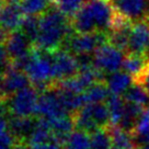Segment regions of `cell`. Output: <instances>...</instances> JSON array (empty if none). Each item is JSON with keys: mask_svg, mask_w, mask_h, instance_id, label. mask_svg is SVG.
<instances>
[{"mask_svg": "<svg viewBox=\"0 0 149 149\" xmlns=\"http://www.w3.org/2000/svg\"><path fill=\"white\" fill-rule=\"evenodd\" d=\"M72 32L70 18L54 5L40 15V32L34 46L53 53L64 45L66 38Z\"/></svg>", "mask_w": 149, "mask_h": 149, "instance_id": "1", "label": "cell"}, {"mask_svg": "<svg viewBox=\"0 0 149 149\" xmlns=\"http://www.w3.org/2000/svg\"><path fill=\"white\" fill-rule=\"evenodd\" d=\"M24 71L29 76L31 84L40 92L51 88L55 84L52 53L49 52L41 51L34 46Z\"/></svg>", "mask_w": 149, "mask_h": 149, "instance_id": "2", "label": "cell"}, {"mask_svg": "<svg viewBox=\"0 0 149 149\" xmlns=\"http://www.w3.org/2000/svg\"><path fill=\"white\" fill-rule=\"evenodd\" d=\"M74 127L93 133L110 125V112L107 103H88L72 114Z\"/></svg>", "mask_w": 149, "mask_h": 149, "instance_id": "3", "label": "cell"}, {"mask_svg": "<svg viewBox=\"0 0 149 149\" xmlns=\"http://www.w3.org/2000/svg\"><path fill=\"white\" fill-rule=\"evenodd\" d=\"M40 91L34 86H29L7 97L3 101L11 116L31 117L36 114Z\"/></svg>", "mask_w": 149, "mask_h": 149, "instance_id": "4", "label": "cell"}, {"mask_svg": "<svg viewBox=\"0 0 149 149\" xmlns=\"http://www.w3.org/2000/svg\"><path fill=\"white\" fill-rule=\"evenodd\" d=\"M109 32L95 31L91 33L72 32L66 38L63 48L71 52L76 56L93 54L101 45L107 43Z\"/></svg>", "mask_w": 149, "mask_h": 149, "instance_id": "5", "label": "cell"}, {"mask_svg": "<svg viewBox=\"0 0 149 149\" xmlns=\"http://www.w3.org/2000/svg\"><path fill=\"white\" fill-rule=\"evenodd\" d=\"M93 65L105 74L116 72L122 68L124 57L122 51L110 43H105L98 47L92 54Z\"/></svg>", "mask_w": 149, "mask_h": 149, "instance_id": "6", "label": "cell"}, {"mask_svg": "<svg viewBox=\"0 0 149 149\" xmlns=\"http://www.w3.org/2000/svg\"><path fill=\"white\" fill-rule=\"evenodd\" d=\"M52 61L55 82L71 78L79 72L80 65L77 56L65 48H59L53 52Z\"/></svg>", "mask_w": 149, "mask_h": 149, "instance_id": "7", "label": "cell"}, {"mask_svg": "<svg viewBox=\"0 0 149 149\" xmlns=\"http://www.w3.org/2000/svg\"><path fill=\"white\" fill-rule=\"evenodd\" d=\"M36 114L48 120L64 116V115H69V113L66 111L65 107L61 104L55 86L40 92Z\"/></svg>", "mask_w": 149, "mask_h": 149, "instance_id": "8", "label": "cell"}, {"mask_svg": "<svg viewBox=\"0 0 149 149\" xmlns=\"http://www.w3.org/2000/svg\"><path fill=\"white\" fill-rule=\"evenodd\" d=\"M86 2L92 15L97 31L109 32L112 18L115 12L114 0H88Z\"/></svg>", "mask_w": 149, "mask_h": 149, "instance_id": "9", "label": "cell"}, {"mask_svg": "<svg viewBox=\"0 0 149 149\" xmlns=\"http://www.w3.org/2000/svg\"><path fill=\"white\" fill-rule=\"evenodd\" d=\"M149 49V14L136 20L130 35L127 53H145Z\"/></svg>", "mask_w": 149, "mask_h": 149, "instance_id": "10", "label": "cell"}, {"mask_svg": "<svg viewBox=\"0 0 149 149\" xmlns=\"http://www.w3.org/2000/svg\"><path fill=\"white\" fill-rule=\"evenodd\" d=\"M24 19V12L19 0H7L0 10V28L8 33L19 30Z\"/></svg>", "mask_w": 149, "mask_h": 149, "instance_id": "11", "label": "cell"}, {"mask_svg": "<svg viewBox=\"0 0 149 149\" xmlns=\"http://www.w3.org/2000/svg\"><path fill=\"white\" fill-rule=\"evenodd\" d=\"M0 84L6 98L22 89L31 86V80L24 70L10 67L3 74L0 76Z\"/></svg>", "mask_w": 149, "mask_h": 149, "instance_id": "12", "label": "cell"}, {"mask_svg": "<svg viewBox=\"0 0 149 149\" xmlns=\"http://www.w3.org/2000/svg\"><path fill=\"white\" fill-rule=\"evenodd\" d=\"M5 45L11 57V61L28 56L34 48V44L20 29L10 33Z\"/></svg>", "mask_w": 149, "mask_h": 149, "instance_id": "13", "label": "cell"}, {"mask_svg": "<svg viewBox=\"0 0 149 149\" xmlns=\"http://www.w3.org/2000/svg\"><path fill=\"white\" fill-rule=\"evenodd\" d=\"M114 6L121 13L133 21L145 18L149 14L148 0H114Z\"/></svg>", "mask_w": 149, "mask_h": 149, "instance_id": "14", "label": "cell"}, {"mask_svg": "<svg viewBox=\"0 0 149 149\" xmlns=\"http://www.w3.org/2000/svg\"><path fill=\"white\" fill-rule=\"evenodd\" d=\"M149 67V57L145 53H126L122 68L135 81Z\"/></svg>", "mask_w": 149, "mask_h": 149, "instance_id": "15", "label": "cell"}, {"mask_svg": "<svg viewBox=\"0 0 149 149\" xmlns=\"http://www.w3.org/2000/svg\"><path fill=\"white\" fill-rule=\"evenodd\" d=\"M36 120L37 118H34V116L21 117L10 115L9 123H8V130L18 140L26 143L30 135L32 134L34 127H35Z\"/></svg>", "mask_w": 149, "mask_h": 149, "instance_id": "16", "label": "cell"}, {"mask_svg": "<svg viewBox=\"0 0 149 149\" xmlns=\"http://www.w3.org/2000/svg\"><path fill=\"white\" fill-rule=\"evenodd\" d=\"M46 120L48 121V124H49V127H51L55 140L64 146L67 138L74 132V128H76L72 115L70 114V115H64L61 117L51 118V120L46 118Z\"/></svg>", "mask_w": 149, "mask_h": 149, "instance_id": "17", "label": "cell"}, {"mask_svg": "<svg viewBox=\"0 0 149 149\" xmlns=\"http://www.w3.org/2000/svg\"><path fill=\"white\" fill-rule=\"evenodd\" d=\"M134 82L133 77L128 74L126 71L118 70L107 76V84L112 94L123 95L127 89L130 88Z\"/></svg>", "mask_w": 149, "mask_h": 149, "instance_id": "18", "label": "cell"}, {"mask_svg": "<svg viewBox=\"0 0 149 149\" xmlns=\"http://www.w3.org/2000/svg\"><path fill=\"white\" fill-rule=\"evenodd\" d=\"M107 127L111 133L112 147L116 149H138L130 132L123 130L118 125H109Z\"/></svg>", "mask_w": 149, "mask_h": 149, "instance_id": "19", "label": "cell"}, {"mask_svg": "<svg viewBox=\"0 0 149 149\" xmlns=\"http://www.w3.org/2000/svg\"><path fill=\"white\" fill-rule=\"evenodd\" d=\"M110 94L111 92L105 80V81H97L91 84L86 91L82 92V97L84 104H88V103H100L107 101Z\"/></svg>", "mask_w": 149, "mask_h": 149, "instance_id": "20", "label": "cell"}, {"mask_svg": "<svg viewBox=\"0 0 149 149\" xmlns=\"http://www.w3.org/2000/svg\"><path fill=\"white\" fill-rule=\"evenodd\" d=\"M107 105L110 112V125H118L125 111L124 98L111 93L107 100Z\"/></svg>", "mask_w": 149, "mask_h": 149, "instance_id": "21", "label": "cell"}, {"mask_svg": "<svg viewBox=\"0 0 149 149\" xmlns=\"http://www.w3.org/2000/svg\"><path fill=\"white\" fill-rule=\"evenodd\" d=\"M122 97L127 102L136 103L147 109L149 107V92L139 84L133 82Z\"/></svg>", "mask_w": 149, "mask_h": 149, "instance_id": "22", "label": "cell"}, {"mask_svg": "<svg viewBox=\"0 0 149 149\" xmlns=\"http://www.w3.org/2000/svg\"><path fill=\"white\" fill-rule=\"evenodd\" d=\"M64 149H91L90 133L76 128L64 144Z\"/></svg>", "mask_w": 149, "mask_h": 149, "instance_id": "23", "label": "cell"}, {"mask_svg": "<svg viewBox=\"0 0 149 149\" xmlns=\"http://www.w3.org/2000/svg\"><path fill=\"white\" fill-rule=\"evenodd\" d=\"M24 14L40 17L54 6V0H19Z\"/></svg>", "mask_w": 149, "mask_h": 149, "instance_id": "24", "label": "cell"}, {"mask_svg": "<svg viewBox=\"0 0 149 149\" xmlns=\"http://www.w3.org/2000/svg\"><path fill=\"white\" fill-rule=\"evenodd\" d=\"M90 138H91V149H111L113 146L109 127L100 128L91 133Z\"/></svg>", "mask_w": 149, "mask_h": 149, "instance_id": "25", "label": "cell"}, {"mask_svg": "<svg viewBox=\"0 0 149 149\" xmlns=\"http://www.w3.org/2000/svg\"><path fill=\"white\" fill-rule=\"evenodd\" d=\"M20 30L29 37V40L35 45V42L40 32V18L36 15H26L24 17Z\"/></svg>", "mask_w": 149, "mask_h": 149, "instance_id": "26", "label": "cell"}, {"mask_svg": "<svg viewBox=\"0 0 149 149\" xmlns=\"http://www.w3.org/2000/svg\"><path fill=\"white\" fill-rule=\"evenodd\" d=\"M84 2V0H54V5L69 18L81 8Z\"/></svg>", "mask_w": 149, "mask_h": 149, "instance_id": "27", "label": "cell"}, {"mask_svg": "<svg viewBox=\"0 0 149 149\" xmlns=\"http://www.w3.org/2000/svg\"><path fill=\"white\" fill-rule=\"evenodd\" d=\"M11 67V57L6 48V45L0 43V76L3 74Z\"/></svg>", "mask_w": 149, "mask_h": 149, "instance_id": "28", "label": "cell"}, {"mask_svg": "<svg viewBox=\"0 0 149 149\" xmlns=\"http://www.w3.org/2000/svg\"><path fill=\"white\" fill-rule=\"evenodd\" d=\"M18 141L9 130L0 134V149H12Z\"/></svg>", "mask_w": 149, "mask_h": 149, "instance_id": "29", "label": "cell"}, {"mask_svg": "<svg viewBox=\"0 0 149 149\" xmlns=\"http://www.w3.org/2000/svg\"><path fill=\"white\" fill-rule=\"evenodd\" d=\"M9 113L6 107L5 103L0 102V134L8 130V123H9Z\"/></svg>", "mask_w": 149, "mask_h": 149, "instance_id": "30", "label": "cell"}, {"mask_svg": "<svg viewBox=\"0 0 149 149\" xmlns=\"http://www.w3.org/2000/svg\"><path fill=\"white\" fill-rule=\"evenodd\" d=\"M30 149H64V147L56 140H51V141L41 143V144L30 145Z\"/></svg>", "mask_w": 149, "mask_h": 149, "instance_id": "31", "label": "cell"}, {"mask_svg": "<svg viewBox=\"0 0 149 149\" xmlns=\"http://www.w3.org/2000/svg\"><path fill=\"white\" fill-rule=\"evenodd\" d=\"M134 82L141 84V86H143V87L149 92V67H148V69L146 70L138 79H136Z\"/></svg>", "mask_w": 149, "mask_h": 149, "instance_id": "32", "label": "cell"}, {"mask_svg": "<svg viewBox=\"0 0 149 149\" xmlns=\"http://www.w3.org/2000/svg\"><path fill=\"white\" fill-rule=\"evenodd\" d=\"M6 100V95L3 91H2V88H1V84H0V102H3Z\"/></svg>", "mask_w": 149, "mask_h": 149, "instance_id": "33", "label": "cell"}, {"mask_svg": "<svg viewBox=\"0 0 149 149\" xmlns=\"http://www.w3.org/2000/svg\"><path fill=\"white\" fill-rule=\"evenodd\" d=\"M6 1H7V0H0V10L2 9V7H3V5L6 3Z\"/></svg>", "mask_w": 149, "mask_h": 149, "instance_id": "34", "label": "cell"}, {"mask_svg": "<svg viewBox=\"0 0 149 149\" xmlns=\"http://www.w3.org/2000/svg\"><path fill=\"white\" fill-rule=\"evenodd\" d=\"M139 149H149V144L145 145V146H143V147H141V148H139Z\"/></svg>", "mask_w": 149, "mask_h": 149, "instance_id": "35", "label": "cell"}, {"mask_svg": "<svg viewBox=\"0 0 149 149\" xmlns=\"http://www.w3.org/2000/svg\"><path fill=\"white\" fill-rule=\"evenodd\" d=\"M111 149H116V148H114V147H112V148Z\"/></svg>", "mask_w": 149, "mask_h": 149, "instance_id": "36", "label": "cell"}, {"mask_svg": "<svg viewBox=\"0 0 149 149\" xmlns=\"http://www.w3.org/2000/svg\"><path fill=\"white\" fill-rule=\"evenodd\" d=\"M84 1H88V0H84Z\"/></svg>", "mask_w": 149, "mask_h": 149, "instance_id": "37", "label": "cell"}, {"mask_svg": "<svg viewBox=\"0 0 149 149\" xmlns=\"http://www.w3.org/2000/svg\"><path fill=\"white\" fill-rule=\"evenodd\" d=\"M148 2H149V0H148Z\"/></svg>", "mask_w": 149, "mask_h": 149, "instance_id": "38", "label": "cell"}, {"mask_svg": "<svg viewBox=\"0 0 149 149\" xmlns=\"http://www.w3.org/2000/svg\"><path fill=\"white\" fill-rule=\"evenodd\" d=\"M148 110H149V109H148Z\"/></svg>", "mask_w": 149, "mask_h": 149, "instance_id": "39", "label": "cell"}]
</instances>
